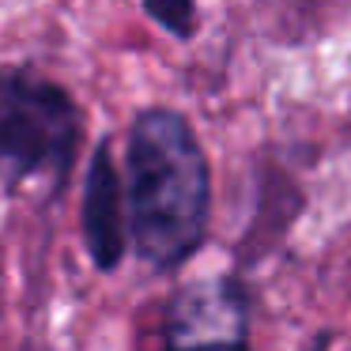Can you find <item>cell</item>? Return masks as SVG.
Masks as SVG:
<instances>
[{
    "instance_id": "obj_6",
    "label": "cell",
    "mask_w": 351,
    "mask_h": 351,
    "mask_svg": "<svg viewBox=\"0 0 351 351\" xmlns=\"http://www.w3.org/2000/svg\"><path fill=\"white\" fill-rule=\"evenodd\" d=\"M332 348V328H321V332H313V340L306 343V351H328Z\"/></svg>"
},
{
    "instance_id": "obj_5",
    "label": "cell",
    "mask_w": 351,
    "mask_h": 351,
    "mask_svg": "<svg viewBox=\"0 0 351 351\" xmlns=\"http://www.w3.org/2000/svg\"><path fill=\"white\" fill-rule=\"evenodd\" d=\"M144 16L152 19L159 31H167L170 38L178 42H193L200 27V8L189 4V0H147Z\"/></svg>"
},
{
    "instance_id": "obj_3",
    "label": "cell",
    "mask_w": 351,
    "mask_h": 351,
    "mask_svg": "<svg viewBox=\"0 0 351 351\" xmlns=\"http://www.w3.org/2000/svg\"><path fill=\"white\" fill-rule=\"evenodd\" d=\"M155 351H253V291L245 276L185 280L162 306Z\"/></svg>"
},
{
    "instance_id": "obj_4",
    "label": "cell",
    "mask_w": 351,
    "mask_h": 351,
    "mask_svg": "<svg viewBox=\"0 0 351 351\" xmlns=\"http://www.w3.org/2000/svg\"><path fill=\"white\" fill-rule=\"evenodd\" d=\"M80 238L95 272L110 276L129 257V219H125V185L114 159V144L102 136L84 170L80 193Z\"/></svg>"
},
{
    "instance_id": "obj_1",
    "label": "cell",
    "mask_w": 351,
    "mask_h": 351,
    "mask_svg": "<svg viewBox=\"0 0 351 351\" xmlns=\"http://www.w3.org/2000/svg\"><path fill=\"white\" fill-rule=\"evenodd\" d=\"M121 185L136 261L159 276L182 272L212 230V162L182 110L144 106L132 114Z\"/></svg>"
},
{
    "instance_id": "obj_2",
    "label": "cell",
    "mask_w": 351,
    "mask_h": 351,
    "mask_svg": "<svg viewBox=\"0 0 351 351\" xmlns=\"http://www.w3.org/2000/svg\"><path fill=\"white\" fill-rule=\"evenodd\" d=\"M84 147V106L31 61L0 64V189L64 193Z\"/></svg>"
}]
</instances>
